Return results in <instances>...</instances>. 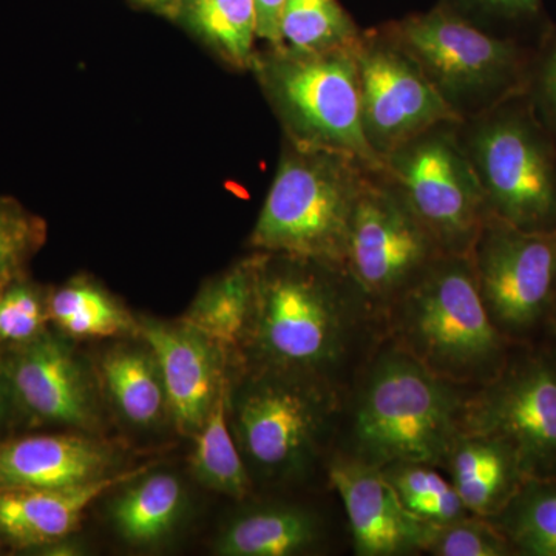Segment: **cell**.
<instances>
[{
  "label": "cell",
  "instance_id": "cell-1",
  "mask_svg": "<svg viewBox=\"0 0 556 556\" xmlns=\"http://www.w3.org/2000/svg\"><path fill=\"white\" fill-rule=\"evenodd\" d=\"M254 252V300L233 368L288 372L338 387L365 332L380 320L378 313L346 269Z\"/></svg>",
  "mask_w": 556,
  "mask_h": 556
},
{
  "label": "cell",
  "instance_id": "cell-2",
  "mask_svg": "<svg viewBox=\"0 0 556 556\" xmlns=\"http://www.w3.org/2000/svg\"><path fill=\"white\" fill-rule=\"evenodd\" d=\"M382 327L428 371L470 390L495 379L514 346L486 313L470 255H441L390 306Z\"/></svg>",
  "mask_w": 556,
  "mask_h": 556
},
{
  "label": "cell",
  "instance_id": "cell-3",
  "mask_svg": "<svg viewBox=\"0 0 556 556\" xmlns=\"http://www.w3.org/2000/svg\"><path fill=\"white\" fill-rule=\"evenodd\" d=\"M468 390L438 378L388 340L357 391L350 455L379 468L394 463L441 467L459 434Z\"/></svg>",
  "mask_w": 556,
  "mask_h": 556
},
{
  "label": "cell",
  "instance_id": "cell-4",
  "mask_svg": "<svg viewBox=\"0 0 556 556\" xmlns=\"http://www.w3.org/2000/svg\"><path fill=\"white\" fill-rule=\"evenodd\" d=\"M369 170L346 153L281 139L276 175L249 249L346 269L354 211Z\"/></svg>",
  "mask_w": 556,
  "mask_h": 556
},
{
  "label": "cell",
  "instance_id": "cell-5",
  "mask_svg": "<svg viewBox=\"0 0 556 556\" xmlns=\"http://www.w3.org/2000/svg\"><path fill=\"white\" fill-rule=\"evenodd\" d=\"M380 28L416 62L459 121L525 91L535 42L486 31L439 2Z\"/></svg>",
  "mask_w": 556,
  "mask_h": 556
},
{
  "label": "cell",
  "instance_id": "cell-6",
  "mask_svg": "<svg viewBox=\"0 0 556 556\" xmlns=\"http://www.w3.org/2000/svg\"><path fill=\"white\" fill-rule=\"evenodd\" d=\"M339 402V388L321 380L268 369H230L229 427L249 475L273 482L305 475Z\"/></svg>",
  "mask_w": 556,
  "mask_h": 556
},
{
  "label": "cell",
  "instance_id": "cell-7",
  "mask_svg": "<svg viewBox=\"0 0 556 556\" xmlns=\"http://www.w3.org/2000/svg\"><path fill=\"white\" fill-rule=\"evenodd\" d=\"M356 47L300 53L285 46H266L255 53L251 73L283 138L346 153L372 169H382L362 124Z\"/></svg>",
  "mask_w": 556,
  "mask_h": 556
},
{
  "label": "cell",
  "instance_id": "cell-8",
  "mask_svg": "<svg viewBox=\"0 0 556 556\" xmlns=\"http://www.w3.org/2000/svg\"><path fill=\"white\" fill-rule=\"evenodd\" d=\"M489 215L532 232L556 230V141L525 94L457 123Z\"/></svg>",
  "mask_w": 556,
  "mask_h": 556
},
{
  "label": "cell",
  "instance_id": "cell-9",
  "mask_svg": "<svg viewBox=\"0 0 556 556\" xmlns=\"http://www.w3.org/2000/svg\"><path fill=\"white\" fill-rule=\"evenodd\" d=\"M457 123L408 139L386 156L382 170L444 254L468 255L489 212Z\"/></svg>",
  "mask_w": 556,
  "mask_h": 556
},
{
  "label": "cell",
  "instance_id": "cell-10",
  "mask_svg": "<svg viewBox=\"0 0 556 556\" xmlns=\"http://www.w3.org/2000/svg\"><path fill=\"white\" fill-rule=\"evenodd\" d=\"M460 430L503 441L527 478H556L555 354L511 353L495 379L468 394Z\"/></svg>",
  "mask_w": 556,
  "mask_h": 556
},
{
  "label": "cell",
  "instance_id": "cell-11",
  "mask_svg": "<svg viewBox=\"0 0 556 556\" xmlns=\"http://www.w3.org/2000/svg\"><path fill=\"white\" fill-rule=\"evenodd\" d=\"M468 255L486 313L511 345L547 325L556 300V230H522L489 215Z\"/></svg>",
  "mask_w": 556,
  "mask_h": 556
},
{
  "label": "cell",
  "instance_id": "cell-12",
  "mask_svg": "<svg viewBox=\"0 0 556 556\" xmlns=\"http://www.w3.org/2000/svg\"><path fill=\"white\" fill-rule=\"evenodd\" d=\"M441 255L383 170H369L351 225L346 270L380 320Z\"/></svg>",
  "mask_w": 556,
  "mask_h": 556
},
{
  "label": "cell",
  "instance_id": "cell-13",
  "mask_svg": "<svg viewBox=\"0 0 556 556\" xmlns=\"http://www.w3.org/2000/svg\"><path fill=\"white\" fill-rule=\"evenodd\" d=\"M11 405L33 426H60L101 434L104 396L97 368L56 329L0 350Z\"/></svg>",
  "mask_w": 556,
  "mask_h": 556
},
{
  "label": "cell",
  "instance_id": "cell-14",
  "mask_svg": "<svg viewBox=\"0 0 556 556\" xmlns=\"http://www.w3.org/2000/svg\"><path fill=\"white\" fill-rule=\"evenodd\" d=\"M362 124L379 160L444 121H459L416 62L382 28L362 33L356 47Z\"/></svg>",
  "mask_w": 556,
  "mask_h": 556
},
{
  "label": "cell",
  "instance_id": "cell-15",
  "mask_svg": "<svg viewBox=\"0 0 556 556\" xmlns=\"http://www.w3.org/2000/svg\"><path fill=\"white\" fill-rule=\"evenodd\" d=\"M137 338L159 358L172 422L182 437L195 438L229 386L232 361L228 353L181 318L138 317Z\"/></svg>",
  "mask_w": 556,
  "mask_h": 556
},
{
  "label": "cell",
  "instance_id": "cell-16",
  "mask_svg": "<svg viewBox=\"0 0 556 556\" xmlns=\"http://www.w3.org/2000/svg\"><path fill=\"white\" fill-rule=\"evenodd\" d=\"M329 484L345 507L358 556H404L427 552L437 527L409 514L379 467L357 457L336 456Z\"/></svg>",
  "mask_w": 556,
  "mask_h": 556
},
{
  "label": "cell",
  "instance_id": "cell-17",
  "mask_svg": "<svg viewBox=\"0 0 556 556\" xmlns=\"http://www.w3.org/2000/svg\"><path fill=\"white\" fill-rule=\"evenodd\" d=\"M124 452L100 434H36L0 442V489H68L123 471Z\"/></svg>",
  "mask_w": 556,
  "mask_h": 556
},
{
  "label": "cell",
  "instance_id": "cell-18",
  "mask_svg": "<svg viewBox=\"0 0 556 556\" xmlns=\"http://www.w3.org/2000/svg\"><path fill=\"white\" fill-rule=\"evenodd\" d=\"M150 468L123 470L68 489H0V538L21 551H36L72 536L93 501Z\"/></svg>",
  "mask_w": 556,
  "mask_h": 556
},
{
  "label": "cell",
  "instance_id": "cell-19",
  "mask_svg": "<svg viewBox=\"0 0 556 556\" xmlns=\"http://www.w3.org/2000/svg\"><path fill=\"white\" fill-rule=\"evenodd\" d=\"M94 368L104 401L126 426L149 431L170 419L163 371L144 340L118 339L101 354Z\"/></svg>",
  "mask_w": 556,
  "mask_h": 556
},
{
  "label": "cell",
  "instance_id": "cell-20",
  "mask_svg": "<svg viewBox=\"0 0 556 556\" xmlns=\"http://www.w3.org/2000/svg\"><path fill=\"white\" fill-rule=\"evenodd\" d=\"M442 468L464 506L490 518L507 506L527 479L514 450L496 438L459 431Z\"/></svg>",
  "mask_w": 556,
  "mask_h": 556
},
{
  "label": "cell",
  "instance_id": "cell-21",
  "mask_svg": "<svg viewBox=\"0 0 556 556\" xmlns=\"http://www.w3.org/2000/svg\"><path fill=\"white\" fill-rule=\"evenodd\" d=\"M321 526L306 508L268 504L247 508L219 533L215 554L222 556H295L320 543Z\"/></svg>",
  "mask_w": 556,
  "mask_h": 556
},
{
  "label": "cell",
  "instance_id": "cell-22",
  "mask_svg": "<svg viewBox=\"0 0 556 556\" xmlns=\"http://www.w3.org/2000/svg\"><path fill=\"white\" fill-rule=\"evenodd\" d=\"M188 506L181 479L167 471H146L123 485L113 497L109 517L116 532L131 546L163 543L175 532Z\"/></svg>",
  "mask_w": 556,
  "mask_h": 556
},
{
  "label": "cell",
  "instance_id": "cell-23",
  "mask_svg": "<svg viewBox=\"0 0 556 556\" xmlns=\"http://www.w3.org/2000/svg\"><path fill=\"white\" fill-rule=\"evenodd\" d=\"M255 263L257 254L251 251L228 269L207 278L188 311L179 317L218 343L232 361V368L254 300Z\"/></svg>",
  "mask_w": 556,
  "mask_h": 556
},
{
  "label": "cell",
  "instance_id": "cell-24",
  "mask_svg": "<svg viewBox=\"0 0 556 556\" xmlns=\"http://www.w3.org/2000/svg\"><path fill=\"white\" fill-rule=\"evenodd\" d=\"M174 24L219 64L233 72H251L258 40L254 0H181Z\"/></svg>",
  "mask_w": 556,
  "mask_h": 556
},
{
  "label": "cell",
  "instance_id": "cell-25",
  "mask_svg": "<svg viewBox=\"0 0 556 556\" xmlns=\"http://www.w3.org/2000/svg\"><path fill=\"white\" fill-rule=\"evenodd\" d=\"M49 318L70 340L137 338L138 317L97 278L79 274L50 289Z\"/></svg>",
  "mask_w": 556,
  "mask_h": 556
},
{
  "label": "cell",
  "instance_id": "cell-26",
  "mask_svg": "<svg viewBox=\"0 0 556 556\" xmlns=\"http://www.w3.org/2000/svg\"><path fill=\"white\" fill-rule=\"evenodd\" d=\"M228 388L219 394L189 456L193 477L201 485L236 501L247 500L252 479L237 447L228 419Z\"/></svg>",
  "mask_w": 556,
  "mask_h": 556
},
{
  "label": "cell",
  "instance_id": "cell-27",
  "mask_svg": "<svg viewBox=\"0 0 556 556\" xmlns=\"http://www.w3.org/2000/svg\"><path fill=\"white\" fill-rule=\"evenodd\" d=\"M485 519L515 555L556 556V478H527L507 506Z\"/></svg>",
  "mask_w": 556,
  "mask_h": 556
},
{
  "label": "cell",
  "instance_id": "cell-28",
  "mask_svg": "<svg viewBox=\"0 0 556 556\" xmlns=\"http://www.w3.org/2000/svg\"><path fill=\"white\" fill-rule=\"evenodd\" d=\"M280 33L289 50L328 53L354 49L364 30L340 0H285Z\"/></svg>",
  "mask_w": 556,
  "mask_h": 556
},
{
  "label": "cell",
  "instance_id": "cell-29",
  "mask_svg": "<svg viewBox=\"0 0 556 556\" xmlns=\"http://www.w3.org/2000/svg\"><path fill=\"white\" fill-rule=\"evenodd\" d=\"M409 514L434 526L471 515L452 485L426 463H394L380 468Z\"/></svg>",
  "mask_w": 556,
  "mask_h": 556
},
{
  "label": "cell",
  "instance_id": "cell-30",
  "mask_svg": "<svg viewBox=\"0 0 556 556\" xmlns=\"http://www.w3.org/2000/svg\"><path fill=\"white\" fill-rule=\"evenodd\" d=\"M49 226L13 197H0V292L28 277L33 260L46 247Z\"/></svg>",
  "mask_w": 556,
  "mask_h": 556
},
{
  "label": "cell",
  "instance_id": "cell-31",
  "mask_svg": "<svg viewBox=\"0 0 556 556\" xmlns=\"http://www.w3.org/2000/svg\"><path fill=\"white\" fill-rule=\"evenodd\" d=\"M439 3L478 27L508 38L525 40L522 36L532 35L536 40L551 24L544 14L543 0H439Z\"/></svg>",
  "mask_w": 556,
  "mask_h": 556
},
{
  "label": "cell",
  "instance_id": "cell-32",
  "mask_svg": "<svg viewBox=\"0 0 556 556\" xmlns=\"http://www.w3.org/2000/svg\"><path fill=\"white\" fill-rule=\"evenodd\" d=\"M49 292L30 277L0 292V350L24 345L49 329Z\"/></svg>",
  "mask_w": 556,
  "mask_h": 556
},
{
  "label": "cell",
  "instance_id": "cell-33",
  "mask_svg": "<svg viewBox=\"0 0 556 556\" xmlns=\"http://www.w3.org/2000/svg\"><path fill=\"white\" fill-rule=\"evenodd\" d=\"M434 556H511L514 548L485 518L468 515L438 526L427 548Z\"/></svg>",
  "mask_w": 556,
  "mask_h": 556
},
{
  "label": "cell",
  "instance_id": "cell-34",
  "mask_svg": "<svg viewBox=\"0 0 556 556\" xmlns=\"http://www.w3.org/2000/svg\"><path fill=\"white\" fill-rule=\"evenodd\" d=\"M522 94L556 141V24L552 22L533 43Z\"/></svg>",
  "mask_w": 556,
  "mask_h": 556
},
{
  "label": "cell",
  "instance_id": "cell-35",
  "mask_svg": "<svg viewBox=\"0 0 556 556\" xmlns=\"http://www.w3.org/2000/svg\"><path fill=\"white\" fill-rule=\"evenodd\" d=\"M257 10V36L266 46L280 47V21L285 0H254Z\"/></svg>",
  "mask_w": 556,
  "mask_h": 556
},
{
  "label": "cell",
  "instance_id": "cell-36",
  "mask_svg": "<svg viewBox=\"0 0 556 556\" xmlns=\"http://www.w3.org/2000/svg\"><path fill=\"white\" fill-rule=\"evenodd\" d=\"M181 0H129L134 9L148 11L150 14L174 22Z\"/></svg>",
  "mask_w": 556,
  "mask_h": 556
},
{
  "label": "cell",
  "instance_id": "cell-37",
  "mask_svg": "<svg viewBox=\"0 0 556 556\" xmlns=\"http://www.w3.org/2000/svg\"><path fill=\"white\" fill-rule=\"evenodd\" d=\"M11 407V397L9 386H7L5 375H3L2 357H0V424L5 419L7 413Z\"/></svg>",
  "mask_w": 556,
  "mask_h": 556
},
{
  "label": "cell",
  "instance_id": "cell-38",
  "mask_svg": "<svg viewBox=\"0 0 556 556\" xmlns=\"http://www.w3.org/2000/svg\"><path fill=\"white\" fill-rule=\"evenodd\" d=\"M547 325H551L552 329H554L556 338V300L554 303V308H552L551 316H548Z\"/></svg>",
  "mask_w": 556,
  "mask_h": 556
},
{
  "label": "cell",
  "instance_id": "cell-39",
  "mask_svg": "<svg viewBox=\"0 0 556 556\" xmlns=\"http://www.w3.org/2000/svg\"><path fill=\"white\" fill-rule=\"evenodd\" d=\"M0 552H2V546H0Z\"/></svg>",
  "mask_w": 556,
  "mask_h": 556
}]
</instances>
